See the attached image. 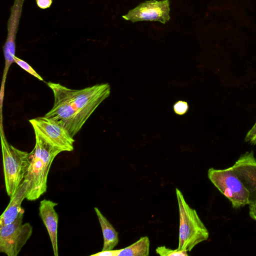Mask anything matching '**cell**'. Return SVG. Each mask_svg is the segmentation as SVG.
<instances>
[{"mask_svg":"<svg viewBox=\"0 0 256 256\" xmlns=\"http://www.w3.org/2000/svg\"><path fill=\"white\" fill-rule=\"evenodd\" d=\"M24 1V0H14L10 8V14L7 24L8 34L3 46L5 66L2 81L5 80L10 66L14 62L16 36Z\"/></svg>","mask_w":256,"mask_h":256,"instance_id":"11","label":"cell"},{"mask_svg":"<svg viewBox=\"0 0 256 256\" xmlns=\"http://www.w3.org/2000/svg\"><path fill=\"white\" fill-rule=\"evenodd\" d=\"M22 209L12 223L0 227V252L8 256H16L31 236L32 227L22 224Z\"/></svg>","mask_w":256,"mask_h":256,"instance_id":"7","label":"cell"},{"mask_svg":"<svg viewBox=\"0 0 256 256\" xmlns=\"http://www.w3.org/2000/svg\"><path fill=\"white\" fill-rule=\"evenodd\" d=\"M36 4L41 9L49 8L52 3V0H36Z\"/></svg>","mask_w":256,"mask_h":256,"instance_id":"21","label":"cell"},{"mask_svg":"<svg viewBox=\"0 0 256 256\" xmlns=\"http://www.w3.org/2000/svg\"><path fill=\"white\" fill-rule=\"evenodd\" d=\"M208 176L213 184L238 209L248 204V192L234 172L232 166L223 170L209 168Z\"/></svg>","mask_w":256,"mask_h":256,"instance_id":"5","label":"cell"},{"mask_svg":"<svg viewBox=\"0 0 256 256\" xmlns=\"http://www.w3.org/2000/svg\"><path fill=\"white\" fill-rule=\"evenodd\" d=\"M29 122L34 132L55 148L62 152L74 150V138L60 124L45 116L30 119Z\"/></svg>","mask_w":256,"mask_h":256,"instance_id":"8","label":"cell"},{"mask_svg":"<svg viewBox=\"0 0 256 256\" xmlns=\"http://www.w3.org/2000/svg\"><path fill=\"white\" fill-rule=\"evenodd\" d=\"M156 253L161 256H188V251L179 250L178 249L172 250L165 246L158 247L156 250Z\"/></svg>","mask_w":256,"mask_h":256,"instance_id":"16","label":"cell"},{"mask_svg":"<svg viewBox=\"0 0 256 256\" xmlns=\"http://www.w3.org/2000/svg\"><path fill=\"white\" fill-rule=\"evenodd\" d=\"M94 209L98 216L104 237L102 250H113L118 242V233L100 210L96 207Z\"/></svg>","mask_w":256,"mask_h":256,"instance_id":"14","label":"cell"},{"mask_svg":"<svg viewBox=\"0 0 256 256\" xmlns=\"http://www.w3.org/2000/svg\"><path fill=\"white\" fill-rule=\"evenodd\" d=\"M120 250H102L100 252H98L96 254H92V256H118V254Z\"/></svg>","mask_w":256,"mask_h":256,"instance_id":"20","label":"cell"},{"mask_svg":"<svg viewBox=\"0 0 256 256\" xmlns=\"http://www.w3.org/2000/svg\"><path fill=\"white\" fill-rule=\"evenodd\" d=\"M14 61L15 63L31 75L34 76L40 80H44L26 62L16 56L14 58Z\"/></svg>","mask_w":256,"mask_h":256,"instance_id":"17","label":"cell"},{"mask_svg":"<svg viewBox=\"0 0 256 256\" xmlns=\"http://www.w3.org/2000/svg\"><path fill=\"white\" fill-rule=\"evenodd\" d=\"M245 142L252 145L256 144V122L247 133L245 138Z\"/></svg>","mask_w":256,"mask_h":256,"instance_id":"19","label":"cell"},{"mask_svg":"<svg viewBox=\"0 0 256 256\" xmlns=\"http://www.w3.org/2000/svg\"><path fill=\"white\" fill-rule=\"evenodd\" d=\"M176 192L180 214L177 249L190 252L197 244L208 238L209 232L196 210L187 204L180 190L176 188Z\"/></svg>","mask_w":256,"mask_h":256,"instance_id":"2","label":"cell"},{"mask_svg":"<svg viewBox=\"0 0 256 256\" xmlns=\"http://www.w3.org/2000/svg\"><path fill=\"white\" fill-rule=\"evenodd\" d=\"M232 168L248 192V205L256 203V158L252 150L242 154Z\"/></svg>","mask_w":256,"mask_h":256,"instance_id":"10","label":"cell"},{"mask_svg":"<svg viewBox=\"0 0 256 256\" xmlns=\"http://www.w3.org/2000/svg\"><path fill=\"white\" fill-rule=\"evenodd\" d=\"M30 188V182L24 178L15 194L11 197L6 209L0 218V227L12 222L18 217L22 208V202L26 198Z\"/></svg>","mask_w":256,"mask_h":256,"instance_id":"13","label":"cell"},{"mask_svg":"<svg viewBox=\"0 0 256 256\" xmlns=\"http://www.w3.org/2000/svg\"><path fill=\"white\" fill-rule=\"evenodd\" d=\"M170 0H148L140 3L122 16L132 22L140 21H157L163 24L170 19Z\"/></svg>","mask_w":256,"mask_h":256,"instance_id":"9","label":"cell"},{"mask_svg":"<svg viewBox=\"0 0 256 256\" xmlns=\"http://www.w3.org/2000/svg\"><path fill=\"white\" fill-rule=\"evenodd\" d=\"M58 204L44 199L40 201L39 215L46 227L52 244L54 256H58V216L54 207Z\"/></svg>","mask_w":256,"mask_h":256,"instance_id":"12","label":"cell"},{"mask_svg":"<svg viewBox=\"0 0 256 256\" xmlns=\"http://www.w3.org/2000/svg\"><path fill=\"white\" fill-rule=\"evenodd\" d=\"M173 108L174 112L177 114L183 115L188 112V106L186 102L178 100L174 104Z\"/></svg>","mask_w":256,"mask_h":256,"instance_id":"18","label":"cell"},{"mask_svg":"<svg viewBox=\"0 0 256 256\" xmlns=\"http://www.w3.org/2000/svg\"><path fill=\"white\" fill-rule=\"evenodd\" d=\"M36 144L30 152V165L24 178L30 182V188L26 199H38L46 190L48 172L54 158L62 152L36 132Z\"/></svg>","mask_w":256,"mask_h":256,"instance_id":"1","label":"cell"},{"mask_svg":"<svg viewBox=\"0 0 256 256\" xmlns=\"http://www.w3.org/2000/svg\"><path fill=\"white\" fill-rule=\"evenodd\" d=\"M64 90L72 104L86 122L110 92L108 83L97 84L81 90H72L64 86Z\"/></svg>","mask_w":256,"mask_h":256,"instance_id":"6","label":"cell"},{"mask_svg":"<svg viewBox=\"0 0 256 256\" xmlns=\"http://www.w3.org/2000/svg\"><path fill=\"white\" fill-rule=\"evenodd\" d=\"M48 85L53 92L54 104L44 116L63 126L74 138L86 121L69 100L64 86L50 82Z\"/></svg>","mask_w":256,"mask_h":256,"instance_id":"4","label":"cell"},{"mask_svg":"<svg viewBox=\"0 0 256 256\" xmlns=\"http://www.w3.org/2000/svg\"><path fill=\"white\" fill-rule=\"evenodd\" d=\"M150 246V241L148 237L142 236L131 245L120 249L118 256H148Z\"/></svg>","mask_w":256,"mask_h":256,"instance_id":"15","label":"cell"},{"mask_svg":"<svg viewBox=\"0 0 256 256\" xmlns=\"http://www.w3.org/2000/svg\"><path fill=\"white\" fill-rule=\"evenodd\" d=\"M0 140L6 190L10 198L24 179L30 165V152L20 150L10 144L2 128Z\"/></svg>","mask_w":256,"mask_h":256,"instance_id":"3","label":"cell"}]
</instances>
